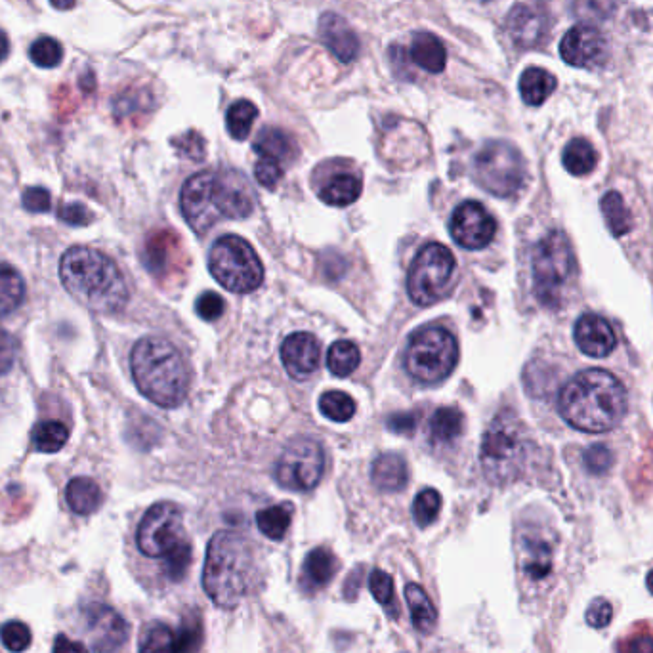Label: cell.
I'll list each match as a JSON object with an SVG mask.
<instances>
[{
  "mask_svg": "<svg viewBox=\"0 0 653 653\" xmlns=\"http://www.w3.org/2000/svg\"><path fill=\"white\" fill-rule=\"evenodd\" d=\"M405 600H407V606L411 611V621H413L415 629L422 632V634H430V632L434 631L438 615H436L434 604L430 602V598H428V594L424 592V589L419 585H413V583L407 585Z\"/></svg>",
  "mask_w": 653,
  "mask_h": 653,
  "instance_id": "f1b7e54d",
  "label": "cell"
},
{
  "mask_svg": "<svg viewBox=\"0 0 653 653\" xmlns=\"http://www.w3.org/2000/svg\"><path fill=\"white\" fill-rule=\"evenodd\" d=\"M172 146L178 149L180 155L190 157L193 161H201L205 157V140L197 132H186L184 136L172 140Z\"/></svg>",
  "mask_w": 653,
  "mask_h": 653,
  "instance_id": "681fc988",
  "label": "cell"
},
{
  "mask_svg": "<svg viewBox=\"0 0 653 653\" xmlns=\"http://www.w3.org/2000/svg\"><path fill=\"white\" fill-rule=\"evenodd\" d=\"M212 277L230 293L247 295L264 281V268L249 241L239 235H224L209 254Z\"/></svg>",
  "mask_w": 653,
  "mask_h": 653,
  "instance_id": "52a82bcc",
  "label": "cell"
},
{
  "mask_svg": "<svg viewBox=\"0 0 653 653\" xmlns=\"http://www.w3.org/2000/svg\"><path fill=\"white\" fill-rule=\"evenodd\" d=\"M442 510V495L436 489H422L413 501V520L419 527L432 526Z\"/></svg>",
  "mask_w": 653,
  "mask_h": 653,
  "instance_id": "b9f144b4",
  "label": "cell"
},
{
  "mask_svg": "<svg viewBox=\"0 0 653 653\" xmlns=\"http://www.w3.org/2000/svg\"><path fill=\"white\" fill-rule=\"evenodd\" d=\"M319 37L340 62L350 64L358 58L359 39L350 23L338 14H323L319 20Z\"/></svg>",
  "mask_w": 653,
  "mask_h": 653,
  "instance_id": "ffe728a7",
  "label": "cell"
},
{
  "mask_svg": "<svg viewBox=\"0 0 653 653\" xmlns=\"http://www.w3.org/2000/svg\"><path fill=\"white\" fill-rule=\"evenodd\" d=\"M69 440V430L64 422L46 421L33 428L31 442L41 453H58Z\"/></svg>",
  "mask_w": 653,
  "mask_h": 653,
  "instance_id": "e575fe53",
  "label": "cell"
},
{
  "mask_svg": "<svg viewBox=\"0 0 653 653\" xmlns=\"http://www.w3.org/2000/svg\"><path fill=\"white\" fill-rule=\"evenodd\" d=\"M371 478L380 491H400L409 478L407 464L396 453H384L375 459L371 468Z\"/></svg>",
  "mask_w": 653,
  "mask_h": 653,
  "instance_id": "484cf974",
  "label": "cell"
},
{
  "mask_svg": "<svg viewBox=\"0 0 653 653\" xmlns=\"http://www.w3.org/2000/svg\"><path fill=\"white\" fill-rule=\"evenodd\" d=\"M16 356H18L16 338L12 337L8 331L0 329V377L6 375L14 367Z\"/></svg>",
  "mask_w": 653,
  "mask_h": 653,
  "instance_id": "f5cc1de1",
  "label": "cell"
},
{
  "mask_svg": "<svg viewBox=\"0 0 653 653\" xmlns=\"http://www.w3.org/2000/svg\"><path fill=\"white\" fill-rule=\"evenodd\" d=\"M65 291L83 306L100 312H121L128 302V285L119 266L92 247H71L60 262Z\"/></svg>",
  "mask_w": 653,
  "mask_h": 653,
  "instance_id": "3957f363",
  "label": "cell"
},
{
  "mask_svg": "<svg viewBox=\"0 0 653 653\" xmlns=\"http://www.w3.org/2000/svg\"><path fill=\"white\" fill-rule=\"evenodd\" d=\"M409 54H411V62L428 73H442L445 69V62H447L445 46L432 33H419L411 43Z\"/></svg>",
  "mask_w": 653,
  "mask_h": 653,
  "instance_id": "603a6c76",
  "label": "cell"
},
{
  "mask_svg": "<svg viewBox=\"0 0 653 653\" xmlns=\"http://www.w3.org/2000/svg\"><path fill=\"white\" fill-rule=\"evenodd\" d=\"M359 195L361 180L354 174H337L319 191V199L333 207H348L358 201Z\"/></svg>",
  "mask_w": 653,
  "mask_h": 653,
  "instance_id": "83f0119b",
  "label": "cell"
},
{
  "mask_svg": "<svg viewBox=\"0 0 653 653\" xmlns=\"http://www.w3.org/2000/svg\"><path fill=\"white\" fill-rule=\"evenodd\" d=\"M258 117V109L253 102L249 100H239L235 102L226 115V127L235 140H247L251 134L254 121Z\"/></svg>",
  "mask_w": 653,
  "mask_h": 653,
  "instance_id": "f35d334b",
  "label": "cell"
},
{
  "mask_svg": "<svg viewBox=\"0 0 653 653\" xmlns=\"http://www.w3.org/2000/svg\"><path fill=\"white\" fill-rule=\"evenodd\" d=\"M190 562L191 545L186 543V545L176 548L172 554L165 558V573L169 575V579H172V581H180V579H184Z\"/></svg>",
  "mask_w": 653,
  "mask_h": 653,
  "instance_id": "7dc6e473",
  "label": "cell"
},
{
  "mask_svg": "<svg viewBox=\"0 0 653 653\" xmlns=\"http://www.w3.org/2000/svg\"><path fill=\"white\" fill-rule=\"evenodd\" d=\"M85 625L94 653L119 652L127 644L128 623L109 606L90 604L85 610Z\"/></svg>",
  "mask_w": 653,
  "mask_h": 653,
  "instance_id": "2e32d148",
  "label": "cell"
},
{
  "mask_svg": "<svg viewBox=\"0 0 653 653\" xmlns=\"http://www.w3.org/2000/svg\"><path fill=\"white\" fill-rule=\"evenodd\" d=\"M176 245H178V239L174 233L159 232L153 233L149 237L144 260H146V266L151 274L157 275V277L167 274V270L170 268L167 258L172 251H178Z\"/></svg>",
  "mask_w": 653,
  "mask_h": 653,
  "instance_id": "f546056e",
  "label": "cell"
},
{
  "mask_svg": "<svg viewBox=\"0 0 653 653\" xmlns=\"http://www.w3.org/2000/svg\"><path fill=\"white\" fill-rule=\"evenodd\" d=\"M577 348L589 358L602 359L615 350L617 338L608 319L596 314L579 317L573 329Z\"/></svg>",
  "mask_w": 653,
  "mask_h": 653,
  "instance_id": "d6986e66",
  "label": "cell"
},
{
  "mask_svg": "<svg viewBox=\"0 0 653 653\" xmlns=\"http://www.w3.org/2000/svg\"><path fill=\"white\" fill-rule=\"evenodd\" d=\"M648 590L653 594V569L650 571V575H648Z\"/></svg>",
  "mask_w": 653,
  "mask_h": 653,
  "instance_id": "be15d7a7",
  "label": "cell"
},
{
  "mask_svg": "<svg viewBox=\"0 0 653 653\" xmlns=\"http://www.w3.org/2000/svg\"><path fill=\"white\" fill-rule=\"evenodd\" d=\"M583 459H585L587 470L592 474H604V472L610 470L611 464H613V455H611L610 449L606 445H602V443L589 447L585 451Z\"/></svg>",
  "mask_w": 653,
  "mask_h": 653,
  "instance_id": "c3c4849f",
  "label": "cell"
},
{
  "mask_svg": "<svg viewBox=\"0 0 653 653\" xmlns=\"http://www.w3.org/2000/svg\"><path fill=\"white\" fill-rule=\"evenodd\" d=\"M430 432L436 442H453L463 432V413L457 407H442L430 421Z\"/></svg>",
  "mask_w": 653,
  "mask_h": 653,
  "instance_id": "d590c367",
  "label": "cell"
},
{
  "mask_svg": "<svg viewBox=\"0 0 653 653\" xmlns=\"http://www.w3.org/2000/svg\"><path fill=\"white\" fill-rule=\"evenodd\" d=\"M203 644V621L197 611H190L180 629L174 632V653H197Z\"/></svg>",
  "mask_w": 653,
  "mask_h": 653,
  "instance_id": "8d00e7d4",
  "label": "cell"
},
{
  "mask_svg": "<svg viewBox=\"0 0 653 653\" xmlns=\"http://www.w3.org/2000/svg\"><path fill=\"white\" fill-rule=\"evenodd\" d=\"M526 432L518 417L505 409L485 430L480 459L491 482L514 480L526 463Z\"/></svg>",
  "mask_w": 653,
  "mask_h": 653,
  "instance_id": "8992f818",
  "label": "cell"
},
{
  "mask_svg": "<svg viewBox=\"0 0 653 653\" xmlns=\"http://www.w3.org/2000/svg\"><path fill=\"white\" fill-rule=\"evenodd\" d=\"M369 590L375 596V600L386 610L390 617H398V602H396V589H394V579L382 571V569H373L369 575Z\"/></svg>",
  "mask_w": 653,
  "mask_h": 653,
  "instance_id": "60d3db41",
  "label": "cell"
},
{
  "mask_svg": "<svg viewBox=\"0 0 653 653\" xmlns=\"http://www.w3.org/2000/svg\"><path fill=\"white\" fill-rule=\"evenodd\" d=\"M321 346L312 333H293L281 344V361L295 380L310 379L319 367Z\"/></svg>",
  "mask_w": 653,
  "mask_h": 653,
  "instance_id": "ac0fdd59",
  "label": "cell"
},
{
  "mask_svg": "<svg viewBox=\"0 0 653 653\" xmlns=\"http://www.w3.org/2000/svg\"><path fill=\"white\" fill-rule=\"evenodd\" d=\"M359 361L361 354L352 340H337L327 352V367L338 379L350 377L358 369Z\"/></svg>",
  "mask_w": 653,
  "mask_h": 653,
  "instance_id": "d6a6232c",
  "label": "cell"
},
{
  "mask_svg": "<svg viewBox=\"0 0 653 653\" xmlns=\"http://www.w3.org/2000/svg\"><path fill=\"white\" fill-rule=\"evenodd\" d=\"M558 411L571 428L602 434L610 432L627 413V392L608 371L589 369L562 388Z\"/></svg>",
  "mask_w": 653,
  "mask_h": 653,
  "instance_id": "7a4b0ae2",
  "label": "cell"
},
{
  "mask_svg": "<svg viewBox=\"0 0 653 653\" xmlns=\"http://www.w3.org/2000/svg\"><path fill=\"white\" fill-rule=\"evenodd\" d=\"M419 424V415L417 413H394L388 417V428L396 434H405L411 436Z\"/></svg>",
  "mask_w": 653,
  "mask_h": 653,
  "instance_id": "680465c9",
  "label": "cell"
},
{
  "mask_svg": "<svg viewBox=\"0 0 653 653\" xmlns=\"http://www.w3.org/2000/svg\"><path fill=\"white\" fill-rule=\"evenodd\" d=\"M253 552L237 533L218 531L207 548L203 568V589L214 606L235 610L251 590Z\"/></svg>",
  "mask_w": 653,
  "mask_h": 653,
  "instance_id": "5b68a950",
  "label": "cell"
},
{
  "mask_svg": "<svg viewBox=\"0 0 653 653\" xmlns=\"http://www.w3.org/2000/svg\"><path fill=\"white\" fill-rule=\"evenodd\" d=\"M560 56L566 64L579 69H598L608 62L610 44L606 35L589 23L575 25L560 43Z\"/></svg>",
  "mask_w": 653,
  "mask_h": 653,
  "instance_id": "5bb4252c",
  "label": "cell"
},
{
  "mask_svg": "<svg viewBox=\"0 0 653 653\" xmlns=\"http://www.w3.org/2000/svg\"><path fill=\"white\" fill-rule=\"evenodd\" d=\"M195 310H197V316L205 321H214L218 317L224 314L226 310V302L222 296L216 295V293H203V295L197 298L195 302Z\"/></svg>",
  "mask_w": 653,
  "mask_h": 653,
  "instance_id": "f907efd6",
  "label": "cell"
},
{
  "mask_svg": "<svg viewBox=\"0 0 653 653\" xmlns=\"http://www.w3.org/2000/svg\"><path fill=\"white\" fill-rule=\"evenodd\" d=\"M65 499H67V505L75 514L88 516V514H94L102 506L104 493H102L100 485L96 484L94 480H90L86 476H79V478L71 480L67 485Z\"/></svg>",
  "mask_w": 653,
  "mask_h": 653,
  "instance_id": "cb8c5ba5",
  "label": "cell"
},
{
  "mask_svg": "<svg viewBox=\"0 0 653 653\" xmlns=\"http://www.w3.org/2000/svg\"><path fill=\"white\" fill-rule=\"evenodd\" d=\"M285 174V169L277 167L274 163H268V161H262L258 159L256 167H254V176H256V182L268 190L275 188L279 184V180L283 178Z\"/></svg>",
  "mask_w": 653,
  "mask_h": 653,
  "instance_id": "11a10c76",
  "label": "cell"
},
{
  "mask_svg": "<svg viewBox=\"0 0 653 653\" xmlns=\"http://www.w3.org/2000/svg\"><path fill=\"white\" fill-rule=\"evenodd\" d=\"M256 197L241 172H199L191 176L180 193V209L199 235L211 230L218 220H241L254 212Z\"/></svg>",
  "mask_w": 653,
  "mask_h": 653,
  "instance_id": "6da1fadb",
  "label": "cell"
},
{
  "mask_svg": "<svg viewBox=\"0 0 653 653\" xmlns=\"http://www.w3.org/2000/svg\"><path fill=\"white\" fill-rule=\"evenodd\" d=\"M621 653H653V631L646 625L634 629L623 638V652Z\"/></svg>",
  "mask_w": 653,
  "mask_h": 653,
  "instance_id": "816d5d0a",
  "label": "cell"
},
{
  "mask_svg": "<svg viewBox=\"0 0 653 653\" xmlns=\"http://www.w3.org/2000/svg\"><path fill=\"white\" fill-rule=\"evenodd\" d=\"M556 77L543 67H527L520 77V96L527 106H543L556 90Z\"/></svg>",
  "mask_w": 653,
  "mask_h": 653,
  "instance_id": "d4e9b609",
  "label": "cell"
},
{
  "mask_svg": "<svg viewBox=\"0 0 653 653\" xmlns=\"http://www.w3.org/2000/svg\"><path fill=\"white\" fill-rule=\"evenodd\" d=\"M506 29L518 48H535L547 39L548 12L537 4H516L506 18Z\"/></svg>",
  "mask_w": 653,
  "mask_h": 653,
  "instance_id": "e0dca14e",
  "label": "cell"
},
{
  "mask_svg": "<svg viewBox=\"0 0 653 653\" xmlns=\"http://www.w3.org/2000/svg\"><path fill=\"white\" fill-rule=\"evenodd\" d=\"M573 251L562 232L545 235L533 251V293L545 308H558L573 272Z\"/></svg>",
  "mask_w": 653,
  "mask_h": 653,
  "instance_id": "9c48e42d",
  "label": "cell"
},
{
  "mask_svg": "<svg viewBox=\"0 0 653 653\" xmlns=\"http://www.w3.org/2000/svg\"><path fill=\"white\" fill-rule=\"evenodd\" d=\"M25 295L27 287L22 274L14 266L0 262V317L16 312L25 302Z\"/></svg>",
  "mask_w": 653,
  "mask_h": 653,
  "instance_id": "4316f807",
  "label": "cell"
},
{
  "mask_svg": "<svg viewBox=\"0 0 653 653\" xmlns=\"http://www.w3.org/2000/svg\"><path fill=\"white\" fill-rule=\"evenodd\" d=\"M10 56V39L8 35L0 29V64Z\"/></svg>",
  "mask_w": 653,
  "mask_h": 653,
  "instance_id": "94428289",
  "label": "cell"
},
{
  "mask_svg": "<svg viewBox=\"0 0 653 653\" xmlns=\"http://www.w3.org/2000/svg\"><path fill=\"white\" fill-rule=\"evenodd\" d=\"M449 230L457 245L468 251H480L493 241L497 222L482 203L464 201L453 212Z\"/></svg>",
  "mask_w": 653,
  "mask_h": 653,
  "instance_id": "9a60e30c",
  "label": "cell"
},
{
  "mask_svg": "<svg viewBox=\"0 0 653 653\" xmlns=\"http://www.w3.org/2000/svg\"><path fill=\"white\" fill-rule=\"evenodd\" d=\"M50 4L56 8V10H71V8H75V4H77V0H50Z\"/></svg>",
  "mask_w": 653,
  "mask_h": 653,
  "instance_id": "6125c7cd",
  "label": "cell"
},
{
  "mask_svg": "<svg viewBox=\"0 0 653 653\" xmlns=\"http://www.w3.org/2000/svg\"><path fill=\"white\" fill-rule=\"evenodd\" d=\"M552 569V550L543 541H529L526 545L524 571L533 581L545 579Z\"/></svg>",
  "mask_w": 653,
  "mask_h": 653,
  "instance_id": "ab89813d",
  "label": "cell"
},
{
  "mask_svg": "<svg viewBox=\"0 0 653 653\" xmlns=\"http://www.w3.org/2000/svg\"><path fill=\"white\" fill-rule=\"evenodd\" d=\"M58 216L64 220L65 224H71V226H86L92 218L90 211L81 203H67L58 211Z\"/></svg>",
  "mask_w": 653,
  "mask_h": 653,
  "instance_id": "6f0895ef",
  "label": "cell"
},
{
  "mask_svg": "<svg viewBox=\"0 0 653 653\" xmlns=\"http://www.w3.org/2000/svg\"><path fill=\"white\" fill-rule=\"evenodd\" d=\"M293 506L275 505L256 514V526L272 541H281L291 527Z\"/></svg>",
  "mask_w": 653,
  "mask_h": 653,
  "instance_id": "836d02e7",
  "label": "cell"
},
{
  "mask_svg": "<svg viewBox=\"0 0 653 653\" xmlns=\"http://www.w3.org/2000/svg\"><path fill=\"white\" fill-rule=\"evenodd\" d=\"M617 0H573V16L583 22H604L615 10Z\"/></svg>",
  "mask_w": 653,
  "mask_h": 653,
  "instance_id": "ee69618b",
  "label": "cell"
},
{
  "mask_svg": "<svg viewBox=\"0 0 653 653\" xmlns=\"http://www.w3.org/2000/svg\"><path fill=\"white\" fill-rule=\"evenodd\" d=\"M140 653H174V631L167 625H153L144 636Z\"/></svg>",
  "mask_w": 653,
  "mask_h": 653,
  "instance_id": "bcb514c9",
  "label": "cell"
},
{
  "mask_svg": "<svg viewBox=\"0 0 653 653\" xmlns=\"http://www.w3.org/2000/svg\"><path fill=\"white\" fill-rule=\"evenodd\" d=\"M459 361V344L443 327H424L413 333L405 350L407 373L424 384L447 379Z\"/></svg>",
  "mask_w": 653,
  "mask_h": 653,
  "instance_id": "ba28073f",
  "label": "cell"
},
{
  "mask_svg": "<svg viewBox=\"0 0 653 653\" xmlns=\"http://www.w3.org/2000/svg\"><path fill=\"white\" fill-rule=\"evenodd\" d=\"M562 161H564V167H566L569 174L587 176L596 167L598 155H596L594 148L590 146L589 140L575 138L564 149Z\"/></svg>",
  "mask_w": 653,
  "mask_h": 653,
  "instance_id": "4dcf8cb0",
  "label": "cell"
},
{
  "mask_svg": "<svg viewBox=\"0 0 653 653\" xmlns=\"http://www.w3.org/2000/svg\"><path fill=\"white\" fill-rule=\"evenodd\" d=\"M23 207L29 212L50 211V193L44 188H29L23 191Z\"/></svg>",
  "mask_w": 653,
  "mask_h": 653,
  "instance_id": "9f6ffc18",
  "label": "cell"
},
{
  "mask_svg": "<svg viewBox=\"0 0 653 653\" xmlns=\"http://www.w3.org/2000/svg\"><path fill=\"white\" fill-rule=\"evenodd\" d=\"M323 470L325 453L321 443L312 438H295L277 459L275 480L289 491H310L319 484Z\"/></svg>",
  "mask_w": 653,
  "mask_h": 653,
  "instance_id": "4fadbf2b",
  "label": "cell"
},
{
  "mask_svg": "<svg viewBox=\"0 0 653 653\" xmlns=\"http://www.w3.org/2000/svg\"><path fill=\"white\" fill-rule=\"evenodd\" d=\"M611 617L613 610L606 598H596L587 610V623L594 629H604L606 625H610Z\"/></svg>",
  "mask_w": 653,
  "mask_h": 653,
  "instance_id": "db71d44e",
  "label": "cell"
},
{
  "mask_svg": "<svg viewBox=\"0 0 653 653\" xmlns=\"http://www.w3.org/2000/svg\"><path fill=\"white\" fill-rule=\"evenodd\" d=\"M132 379L151 403L174 409L188 398L190 371L186 359L167 338L146 337L130 354Z\"/></svg>",
  "mask_w": 653,
  "mask_h": 653,
  "instance_id": "277c9868",
  "label": "cell"
},
{
  "mask_svg": "<svg viewBox=\"0 0 653 653\" xmlns=\"http://www.w3.org/2000/svg\"><path fill=\"white\" fill-rule=\"evenodd\" d=\"M254 151L262 161L285 169L295 159L296 146L287 132L279 128H264L254 140Z\"/></svg>",
  "mask_w": 653,
  "mask_h": 653,
  "instance_id": "7402d4cb",
  "label": "cell"
},
{
  "mask_svg": "<svg viewBox=\"0 0 653 653\" xmlns=\"http://www.w3.org/2000/svg\"><path fill=\"white\" fill-rule=\"evenodd\" d=\"M319 411L329 421L348 422L356 415V401L346 392L331 390L319 398Z\"/></svg>",
  "mask_w": 653,
  "mask_h": 653,
  "instance_id": "74e56055",
  "label": "cell"
},
{
  "mask_svg": "<svg viewBox=\"0 0 653 653\" xmlns=\"http://www.w3.org/2000/svg\"><path fill=\"white\" fill-rule=\"evenodd\" d=\"M526 161L508 142H487L474 157L476 182L495 197H512L526 184Z\"/></svg>",
  "mask_w": 653,
  "mask_h": 653,
  "instance_id": "8fae6325",
  "label": "cell"
},
{
  "mask_svg": "<svg viewBox=\"0 0 653 653\" xmlns=\"http://www.w3.org/2000/svg\"><path fill=\"white\" fill-rule=\"evenodd\" d=\"M457 262L453 253L440 243H430L415 256L409 275L407 293L417 306H432L453 289Z\"/></svg>",
  "mask_w": 653,
  "mask_h": 653,
  "instance_id": "30bf717a",
  "label": "cell"
},
{
  "mask_svg": "<svg viewBox=\"0 0 653 653\" xmlns=\"http://www.w3.org/2000/svg\"><path fill=\"white\" fill-rule=\"evenodd\" d=\"M52 653H88V650L81 642H75L65 634H58Z\"/></svg>",
  "mask_w": 653,
  "mask_h": 653,
  "instance_id": "91938a15",
  "label": "cell"
},
{
  "mask_svg": "<svg viewBox=\"0 0 653 653\" xmlns=\"http://www.w3.org/2000/svg\"><path fill=\"white\" fill-rule=\"evenodd\" d=\"M0 640L10 652H25L31 646V629L22 621H8L0 629Z\"/></svg>",
  "mask_w": 653,
  "mask_h": 653,
  "instance_id": "f6af8a7d",
  "label": "cell"
},
{
  "mask_svg": "<svg viewBox=\"0 0 653 653\" xmlns=\"http://www.w3.org/2000/svg\"><path fill=\"white\" fill-rule=\"evenodd\" d=\"M29 58L33 64L44 69L58 67L64 60V46L54 37H39L29 48Z\"/></svg>",
  "mask_w": 653,
  "mask_h": 653,
  "instance_id": "7bdbcfd3",
  "label": "cell"
},
{
  "mask_svg": "<svg viewBox=\"0 0 653 653\" xmlns=\"http://www.w3.org/2000/svg\"><path fill=\"white\" fill-rule=\"evenodd\" d=\"M136 543L149 558H167L176 548L190 543L184 531L182 510L174 503H157L142 518Z\"/></svg>",
  "mask_w": 653,
  "mask_h": 653,
  "instance_id": "7c38bea8",
  "label": "cell"
},
{
  "mask_svg": "<svg viewBox=\"0 0 653 653\" xmlns=\"http://www.w3.org/2000/svg\"><path fill=\"white\" fill-rule=\"evenodd\" d=\"M340 562L331 548L319 547L308 552L300 571V587L306 592H316L333 581Z\"/></svg>",
  "mask_w": 653,
  "mask_h": 653,
  "instance_id": "44dd1931",
  "label": "cell"
},
{
  "mask_svg": "<svg viewBox=\"0 0 653 653\" xmlns=\"http://www.w3.org/2000/svg\"><path fill=\"white\" fill-rule=\"evenodd\" d=\"M600 209H602V214H604V220L610 228V232L615 235V237H623L632 230V214L621 193L617 191H610L602 197L600 201Z\"/></svg>",
  "mask_w": 653,
  "mask_h": 653,
  "instance_id": "1f68e13d",
  "label": "cell"
}]
</instances>
